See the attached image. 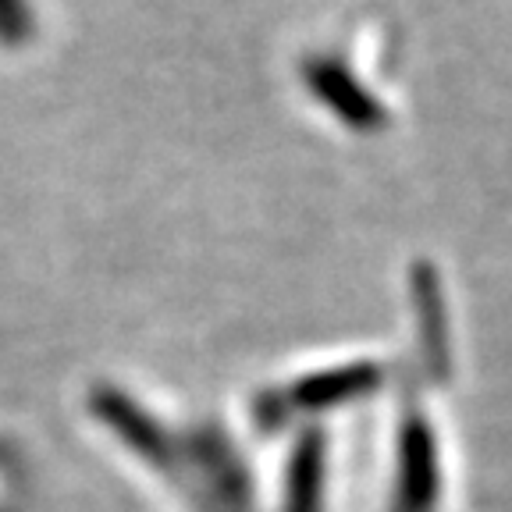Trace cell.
Returning <instances> with one entry per match:
<instances>
[{
	"label": "cell",
	"mask_w": 512,
	"mask_h": 512,
	"mask_svg": "<svg viewBox=\"0 0 512 512\" xmlns=\"http://www.w3.org/2000/svg\"><path fill=\"white\" fill-rule=\"evenodd\" d=\"M22 32H25L22 0H0V36H4V40H18Z\"/></svg>",
	"instance_id": "5b68a950"
},
{
	"label": "cell",
	"mask_w": 512,
	"mask_h": 512,
	"mask_svg": "<svg viewBox=\"0 0 512 512\" xmlns=\"http://www.w3.org/2000/svg\"><path fill=\"white\" fill-rule=\"evenodd\" d=\"M96 413L104 416L107 424H111V431H118L128 445L139 448L143 456L164 459V452H168V441H164V434L157 431V424H153L150 416L139 413L136 402H128V395L100 392V395H96Z\"/></svg>",
	"instance_id": "7a4b0ae2"
},
{
	"label": "cell",
	"mask_w": 512,
	"mask_h": 512,
	"mask_svg": "<svg viewBox=\"0 0 512 512\" xmlns=\"http://www.w3.org/2000/svg\"><path fill=\"white\" fill-rule=\"evenodd\" d=\"M377 381H381L377 367H349V370H331V374L303 377L292 388V406L320 409V406H335V402H349L356 395L370 392Z\"/></svg>",
	"instance_id": "3957f363"
},
{
	"label": "cell",
	"mask_w": 512,
	"mask_h": 512,
	"mask_svg": "<svg viewBox=\"0 0 512 512\" xmlns=\"http://www.w3.org/2000/svg\"><path fill=\"white\" fill-rule=\"evenodd\" d=\"M320 470H324V456H320V438H306L292 456V470H288V505L285 512H317L320 505Z\"/></svg>",
	"instance_id": "277c9868"
},
{
	"label": "cell",
	"mask_w": 512,
	"mask_h": 512,
	"mask_svg": "<svg viewBox=\"0 0 512 512\" xmlns=\"http://www.w3.org/2000/svg\"><path fill=\"white\" fill-rule=\"evenodd\" d=\"M438 498V456L434 438L420 416H409L402 431V480H399V512H431Z\"/></svg>",
	"instance_id": "6da1fadb"
}]
</instances>
